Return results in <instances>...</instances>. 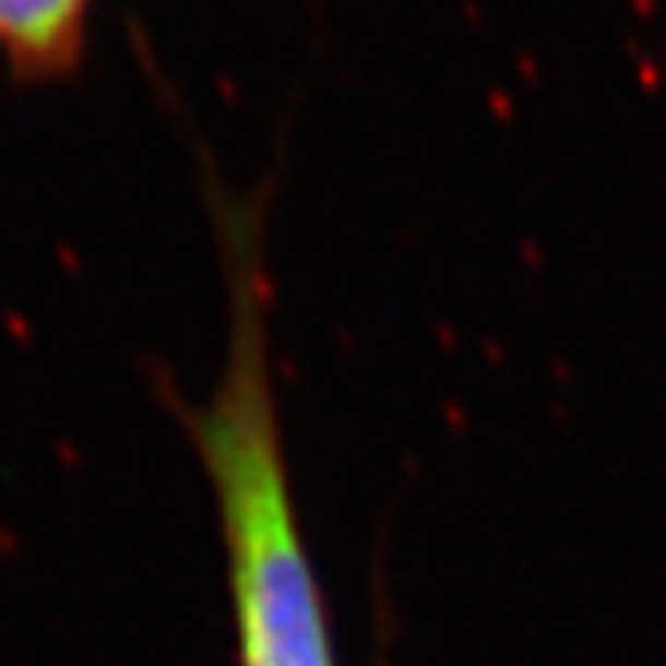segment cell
I'll return each mask as SVG.
<instances>
[{
    "label": "cell",
    "instance_id": "7a4b0ae2",
    "mask_svg": "<svg viewBox=\"0 0 666 666\" xmlns=\"http://www.w3.org/2000/svg\"><path fill=\"white\" fill-rule=\"evenodd\" d=\"M97 9L100 0H0V64L28 85L73 76Z\"/></svg>",
    "mask_w": 666,
    "mask_h": 666
},
{
    "label": "cell",
    "instance_id": "6da1fadb",
    "mask_svg": "<svg viewBox=\"0 0 666 666\" xmlns=\"http://www.w3.org/2000/svg\"><path fill=\"white\" fill-rule=\"evenodd\" d=\"M217 229L229 273V346L210 402L193 414V442L217 507L237 666H337L285 466L258 205L222 201Z\"/></svg>",
    "mask_w": 666,
    "mask_h": 666
}]
</instances>
